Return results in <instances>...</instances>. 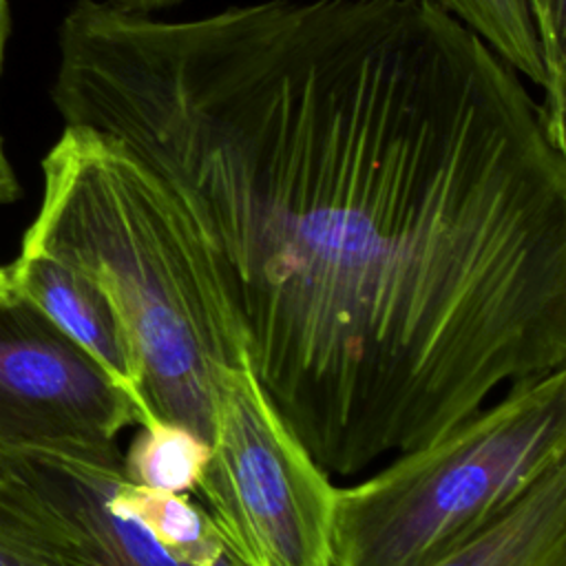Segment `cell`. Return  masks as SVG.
<instances>
[{
  "mask_svg": "<svg viewBox=\"0 0 566 566\" xmlns=\"http://www.w3.org/2000/svg\"><path fill=\"white\" fill-rule=\"evenodd\" d=\"M195 493L241 566H334L336 486L250 363L221 371Z\"/></svg>",
  "mask_w": 566,
  "mask_h": 566,
  "instance_id": "5b68a950",
  "label": "cell"
},
{
  "mask_svg": "<svg viewBox=\"0 0 566 566\" xmlns=\"http://www.w3.org/2000/svg\"><path fill=\"white\" fill-rule=\"evenodd\" d=\"M51 88L221 254L250 365L332 475L566 367V150L429 0H263L188 20L77 0Z\"/></svg>",
  "mask_w": 566,
  "mask_h": 566,
  "instance_id": "6da1fadb",
  "label": "cell"
},
{
  "mask_svg": "<svg viewBox=\"0 0 566 566\" xmlns=\"http://www.w3.org/2000/svg\"><path fill=\"white\" fill-rule=\"evenodd\" d=\"M566 462V367L520 380L464 422L336 486L334 566H429Z\"/></svg>",
  "mask_w": 566,
  "mask_h": 566,
  "instance_id": "3957f363",
  "label": "cell"
},
{
  "mask_svg": "<svg viewBox=\"0 0 566 566\" xmlns=\"http://www.w3.org/2000/svg\"><path fill=\"white\" fill-rule=\"evenodd\" d=\"M429 566H566V462L502 517Z\"/></svg>",
  "mask_w": 566,
  "mask_h": 566,
  "instance_id": "ba28073f",
  "label": "cell"
},
{
  "mask_svg": "<svg viewBox=\"0 0 566 566\" xmlns=\"http://www.w3.org/2000/svg\"><path fill=\"white\" fill-rule=\"evenodd\" d=\"M9 31H11V9L9 0H0V73H2V62H4V51L9 42ZM20 195V186L15 179V172L11 168V161L4 150V142L0 135V206L15 201Z\"/></svg>",
  "mask_w": 566,
  "mask_h": 566,
  "instance_id": "4fadbf2b",
  "label": "cell"
},
{
  "mask_svg": "<svg viewBox=\"0 0 566 566\" xmlns=\"http://www.w3.org/2000/svg\"><path fill=\"white\" fill-rule=\"evenodd\" d=\"M473 31L515 73L546 91V64L524 0H429Z\"/></svg>",
  "mask_w": 566,
  "mask_h": 566,
  "instance_id": "30bf717a",
  "label": "cell"
},
{
  "mask_svg": "<svg viewBox=\"0 0 566 566\" xmlns=\"http://www.w3.org/2000/svg\"><path fill=\"white\" fill-rule=\"evenodd\" d=\"M0 513L57 566H241L188 493L133 484L117 442L0 451Z\"/></svg>",
  "mask_w": 566,
  "mask_h": 566,
  "instance_id": "277c9868",
  "label": "cell"
},
{
  "mask_svg": "<svg viewBox=\"0 0 566 566\" xmlns=\"http://www.w3.org/2000/svg\"><path fill=\"white\" fill-rule=\"evenodd\" d=\"M546 64V91L542 113L551 137L566 150V0H524Z\"/></svg>",
  "mask_w": 566,
  "mask_h": 566,
  "instance_id": "8fae6325",
  "label": "cell"
},
{
  "mask_svg": "<svg viewBox=\"0 0 566 566\" xmlns=\"http://www.w3.org/2000/svg\"><path fill=\"white\" fill-rule=\"evenodd\" d=\"M210 444L184 424L161 418L139 424L122 453L124 475L144 489L161 493H195Z\"/></svg>",
  "mask_w": 566,
  "mask_h": 566,
  "instance_id": "9c48e42d",
  "label": "cell"
},
{
  "mask_svg": "<svg viewBox=\"0 0 566 566\" xmlns=\"http://www.w3.org/2000/svg\"><path fill=\"white\" fill-rule=\"evenodd\" d=\"M11 290L9 285V276H7V268H0V294H7Z\"/></svg>",
  "mask_w": 566,
  "mask_h": 566,
  "instance_id": "5bb4252c",
  "label": "cell"
},
{
  "mask_svg": "<svg viewBox=\"0 0 566 566\" xmlns=\"http://www.w3.org/2000/svg\"><path fill=\"white\" fill-rule=\"evenodd\" d=\"M7 276L15 294L35 305L128 394L139 409V424L155 420L142 396V371L126 325L93 276L57 256L22 248Z\"/></svg>",
  "mask_w": 566,
  "mask_h": 566,
  "instance_id": "52a82bcc",
  "label": "cell"
},
{
  "mask_svg": "<svg viewBox=\"0 0 566 566\" xmlns=\"http://www.w3.org/2000/svg\"><path fill=\"white\" fill-rule=\"evenodd\" d=\"M42 177L22 250L73 263L108 292L148 411L210 444L221 371L250 363L214 243L170 184L111 135L64 126Z\"/></svg>",
  "mask_w": 566,
  "mask_h": 566,
  "instance_id": "7a4b0ae2",
  "label": "cell"
},
{
  "mask_svg": "<svg viewBox=\"0 0 566 566\" xmlns=\"http://www.w3.org/2000/svg\"><path fill=\"white\" fill-rule=\"evenodd\" d=\"M0 566H57L38 544L0 513Z\"/></svg>",
  "mask_w": 566,
  "mask_h": 566,
  "instance_id": "7c38bea8",
  "label": "cell"
},
{
  "mask_svg": "<svg viewBox=\"0 0 566 566\" xmlns=\"http://www.w3.org/2000/svg\"><path fill=\"white\" fill-rule=\"evenodd\" d=\"M139 422L93 356L13 290L0 294V451L115 442Z\"/></svg>",
  "mask_w": 566,
  "mask_h": 566,
  "instance_id": "8992f818",
  "label": "cell"
}]
</instances>
